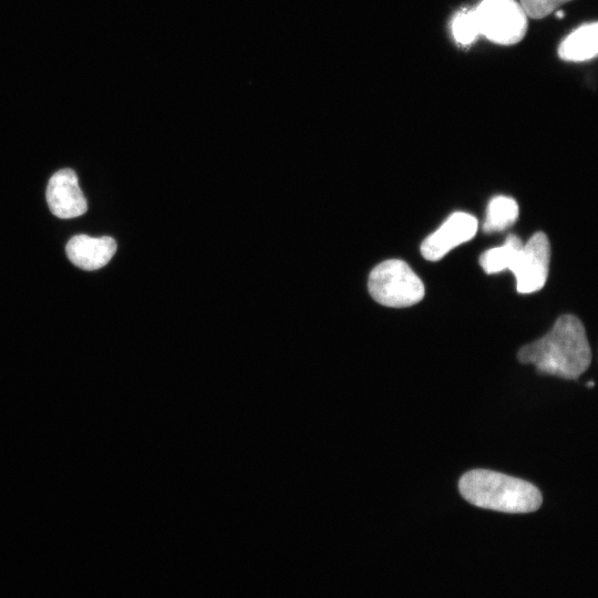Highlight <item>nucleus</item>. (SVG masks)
Returning <instances> with one entry per match:
<instances>
[{"label": "nucleus", "mask_w": 598, "mask_h": 598, "mask_svg": "<svg viewBox=\"0 0 598 598\" xmlns=\"http://www.w3.org/2000/svg\"><path fill=\"white\" fill-rule=\"evenodd\" d=\"M65 251L71 262L79 268L96 270L111 260L116 251V243L107 236L94 238L76 235L66 244Z\"/></svg>", "instance_id": "6e6552de"}, {"label": "nucleus", "mask_w": 598, "mask_h": 598, "mask_svg": "<svg viewBox=\"0 0 598 598\" xmlns=\"http://www.w3.org/2000/svg\"><path fill=\"white\" fill-rule=\"evenodd\" d=\"M522 247L523 243L516 235H508L503 246L491 248L483 252L480 264L487 274L511 269Z\"/></svg>", "instance_id": "9d476101"}, {"label": "nucleus", "mask_w": 598, "mask_h": 598, "mask_svg": "<svg viewBox=\"0 0 598 598\" xmlns=\"http://www.w3.org/2000/svg\"><path fill=\"white\" fill-rule=\"evenodd\" d=\"M45 195L51 213L59 218H74L87 209L76 174L71 168H62L52 175Z\"/></svg>", "instance_id": "0eeeda50"}, {"label": "nucleus", "mask_w": 598, "mask_h": 598, "mask_svg": "<svg viewBox=\"0 0 598 598\" xmlns=\"http://www.w3.org/2000/svg\"><path fill=\"white\" fill-rule=\"evenodd\" d=\"M452 32L455 41L461 45H468L480 35V30L473 10H464L456 14L452 22Z\"/></svg>", "instance_id": "f8f14e48"}, {"label": "nucleus", "mask_w": 598, "mask_h": 598, "mask_svg": "<svg viewBox=\"0 0 598 598\" xmlns=\"http://www.w3.org/2000/svg\"><path fill=\"white\" fill-rule=\"evenodd\" d=\"M477 219L463 212L453 213L443 225L421 245L423 257L436 261L454 247L470 240L477 230Z\"/></svg>", "instance_id": "423d86ee"}, {"label": "nucleus", "mask_w": 598, "mask_h": 598, "mask_svg": "<svg viewBox=\"0 0 598 598\" xmlns=\"http://www.w3.org/2000/svg\"><path fill=\"white\" fill-rule=\"evenodd\" d=\"M458 489L468 503L504 513H530L542 505V494L535 485L489 470L466 472L460 478Z\"/></svg>", "instance_id": "f03ea898"}, {"label": "nucleus", "mask_w": 598, "mask_h": 598, "mask_svg": "<svg viewBox=\"0 0 598 598\" xmlns=\"http://www.w3.org/2000/svg\"><path fill=\"white\" fill-rule=\"evenodd\" d=\"M473 11L480 34L494 43L515 44L527 31V16L515 0H483Z\"/></svg>", "instance_id": "20e7f679"}, {"label": "nucleus", "mask_w": 598, "mask_h": 598, "mask_svg": "<svg viewBox=\"0 0 598 598\" xmlns=\"http://www.w3.org/2000/svg\"><path fill=\"white\" fill-rule=\"evenodd\" d=\"M555 14H556L557 18L561 19V18H564L565 12L561 11V10H557V11L555 12Z\"/></svg>", "instance_id": "4468645a"}, {"label": "nucleus", "mask_w": 598, "mask_h": 598, "mask_svg": "<svg viewBox=\"0 0 598 598\" xmlns=\"http://www.w3.org/2000/svg\"><path fill=\"white\" fill-rule=\"evenodd\" d=\"M587 385L588 386H594V382H588Z\"/></svg>", "instance_id": "2eb2a0df"}, {"label": "nucleus", "mask_w": 598, "mask_h": 598, "mask_svg": "<svg viewBox=\"0 0 598 598\" xmlns=\"http://www.w3.org/2000/svg\"><path fill=\"white\" fill-rule=\"evenodd\" d=\"M550 245L547 236L538 231L526 245H523L511 271L516 278V288L520 293L540 290L548 276Z\"/></svg>", "instance_id": "39448f33"}, {"label": "nucleus", "mask_w": 598, "mask_h": 598, "mask_svg": "<svg viewBox=\"0 0 598 598\" xmlns=\"http://www.w3.org/2000/svg\"><path fill=\"white\" fill-rule=\"evenodd\" d=\"M518 217V205L508 196L498 195L491 199L486 209L484 230L501 231L512 226Z\"/></svg>", "instance_id": "9b49d317"}, {"label": "nucleus", "mask_w": 598, "mask_h": 598, "mask_svg": "<svg viewBox=\"0 0 598 598\" xmlns=\"http://www.w3.org/2000/svg\"><path fill=\"white\" fill-rule=\"evenodd\" d=\"M372 298L386 307H410L424 297L421 279L400 259L385 260L375 266L368 282Z\"/></svg>", "instance_id": "7ed1b4c3"}, {"label": "nucleus", "mask_w": 598, "mask_h": 598, "mask_svg": "<svg viewBox=\"0 0 598 598\" xmlns=\"http://www.w3.org/2000/svg\"><path fill=\"white\" fill-rule=\"evenodd\" d=\"M569 1L571 0H519L518 2L527 17L542 19Z\"/></svg>", "instance_id": "ddd939ff"}, {"label": "nucleus", "mask_w": 598, "mask_h": 598, "mask_svg": "<svg viewBox=\"0 0 598 598\" xmlns=\"http://www.w3.org/2000/svg\"><path fill=\"white\" fill-rule=\"evenodd\" d=\"M517 358L522 363L534 364L539 373L577 379L588 369L591 352L581 321L564 315L547 334L524 346Z\"/></svg>", "instance_id": "f257e3e1"}, {"label": "nucleus", "mask_w": 598, "mask_h": 598, "mask_svg": "<svg viewBox=\"0 0 598 598\" xmlns=\"http://www.w3.org/2000/svg\"><path fill=\"white\" fill-rule=\"evenodd\" d=\"M598 52V25L596 22L580 25L568 34L558 48L561 60L582 62L596 58Z\"/></svg>", "instance_id": "1a4fd4ad"}]
</instances>
